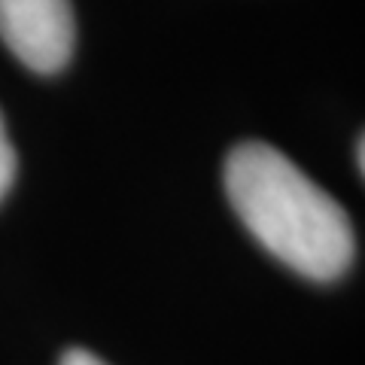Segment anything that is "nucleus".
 I'll return each mask as SVG.
<instances>
[{
  "label": "nucleus",
  "mask_w": 365,
  "mask_h": 365,
  "mask_svg": "<svg viewBox=\"0 0 365 365\" xmlns=\"http://www.w3.org/2000/svg\"><path fill=\"white\" fill-rule=\"evenodd\" d=\"M225 192L250 235L311 280H338L356 256L347 210L265 140L237 143L225 158Z\"/></svg>",
  "instance_id": "f257e3e1"
},
{
  "label": "nucleus",
  "mask_w": 365,
  "mask_h": 365,
  "mask_svg": "<svg viewBox=\"0 0 365 365\" xmlns=\"http://www.w3.org/2000/svg\"><path fill=\"white\" fill-rule=\"evenodd\" d=\"M0 40L34 73H58L76 46L71 0H0Z\"/></svg>",
  "instance_id": "f03ea898"
},
{
  "label": "nucleus",
  "mask_w": 365,
  "mask_h": 365,
  "mask_svg": "<svg viewBox=\"0 0 365 365\" xmlns=\"http://www.w3.org/2000/svg\"><path fill=\"white\" fill-rule=\"evenodd\" d=\"M16 180V150H13V140L6 134V122H4V113H0V201L9 192Z\"/></svg>",
  "instance_id": "7ed1b4c3"
},
{
  "label": "nucleus",
  "mask_w": 365,
  "mask_h": 365,
  "mask_svg": "<svg viewBox=\"0 0 365 365\" xmlns=\"http://www.w3.org/2000/svg\"><path fill=\"white\" fill-rule=\"evenodd\" d=\"M61 365H107V362L98 359L95 353H88L83 347H73V350H67L64 356H61Z\"/></svg>",
  "instance_id": "20e7f679"
},
{
  "label": "nucleus",
  "mask_w": 365,
  "mask_h": 365,
  "mask_svg": "<svg viewBox=\"0 0 365 365\" xmlns=\"http://www.w3.org/2000/svg\"><path fill=\"white\" fill-rule=\"evenodd\" d=\"M356 165H359V174H362V165H365V140H362V134L356 140Z\"/></svg>",
  "instance_id": "39448f33"
}]
</instances>
